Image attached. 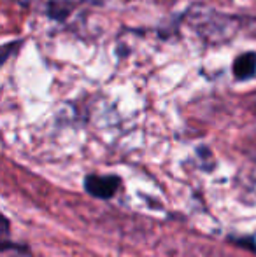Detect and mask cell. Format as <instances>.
I'll return each mask as SVG.
<instances>
[{"mask_svg":"<svg viewBox=\"0 0 256 257\" xmlns=\"http://www.w3.org/2000/svg\"><path fill=\"white\" fill-rule=\"evenodd\" d=\"M232 74L235 77V81L246 82L249 79L256 77V53L254 51H246L233 60L232 65Z\"/></svg>","mask_w":256,"mask_h":257,"instance_id":"7a4b0ae2","label":"cell"},{"mask_svg":"<svg viewBox=\"0 0 256 257\" xmlns=\"http://www.w3.org/2000/svg\"><path fill=\"white\" fill-rule=\"evenodd\" d=\"M82 187L92 198L97 200H111L118 194L121 187V177L118 175H97L90 173L82 180Z\"/></svg>","mask_w":256,"mask_h":257,"instance_id":"6da1fadb","label":"cell"},{"mask_svg":"<svg viewBox=\"0 0 256 257\" xmlns=\"http://www.w3.org/2000/svg\"><path fill=\"white\" fill-rule=\"evenodd\" d=\"M74 2L70 0H46L44 4V14L53 21H65L70 13Z\"/></svg>","mask_w":256,"mask_h":257,"instance_id":"3957f363","label":"cell"},{"mask_svg":"<svg viewBox=\"0 0 256 257\" xmlns=\"http://www.w3.org/2000/svg\"><path fill=\"white\" fill-rule=\"evenodd\" d=\"M232 243L239 245V247L246 248V250L256 254V238L254 236H230L228 238Z\"/></svg>","mask_w":256,"mask_h":257,"instance_id":"277c9868","label":"cell"}]
</instances>
